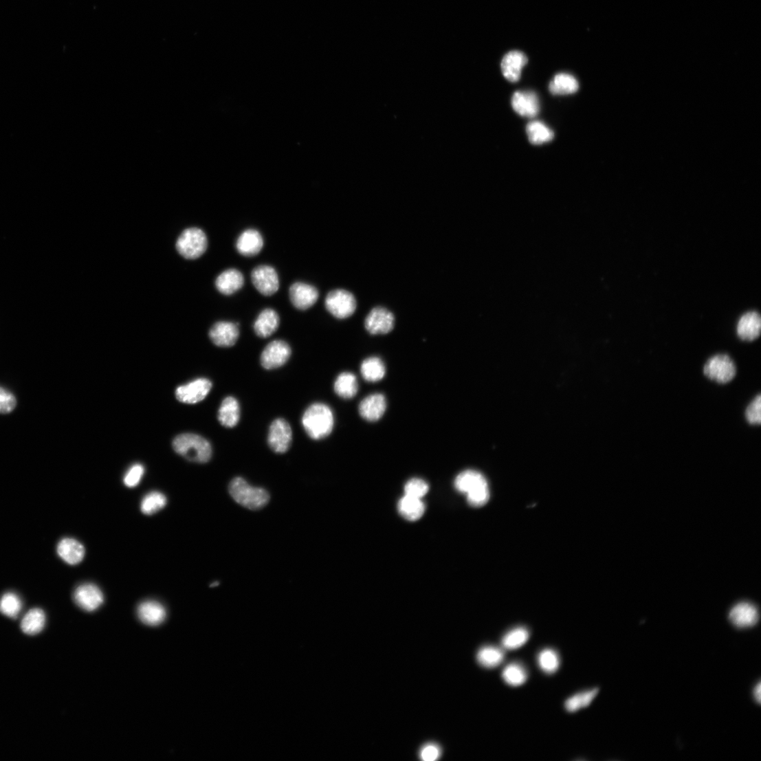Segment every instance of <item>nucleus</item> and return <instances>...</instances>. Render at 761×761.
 Returning <instances> with one entry per match:
<instances>
[{"mask_svg": "<svg viewBox=\"0 0 761 761\" xmlns=\"http://www.w3.org/2000/svg\"><path fill=\"white\" fill-rule=\"evenodd\" d=\"M386 409V401L381 393L370 395L364 399L359 406V412L362 418L369 421H376L382 417Z\"/></svg>", "mask_w": 761, "mask_h": 761, "instance_id": "aec40b11", "label": "nucleus"}, {"mask_svg": "<svg viewBox=\"0 0 761 761\" xmlns=\"http://www.w3.org/2000/svg\"><path fill=\"white\" fill-rule=\"evenodd\" d=\"M252 285L263 296H271L279 289V278L275 269L269 265H260L251 273Z\"/></svg>", "mask_w": 761, "mask_h": 761, "instance_id": "1a4fd4ad", "label": "nucleus"}, {"mask_svg": "<svg viewBox=\"0 0 761 761\" xmlns=\"http://www.w3.org/2000/svg\"><path fill=\"white\" fill-rule=\"evenodd\" d=\"M166 504V496L160 492H153L144 498L141 502L140 509L146 515H153L164 509Z\"/></svg>", "mask_w": 761, "mask_h": 761, "instance_id": "72a5a7b5", "label": "nucleus"}, {"mask_svg": "<svg viewBox=\"0 0 761 761\" xmlns=\"http://www.w3.org/2000/svg\"><path fill=\"white\" fill-rule=\"evenodd\" d=\"M761 329L760 315L755 312H748L740 319L737 333L741 340L753 342L758 338Z\"/></svg>", "mask_w": 761, "mask_h": 761, "instance_id": "4be33fe9", "label": "nucleus"}, {"mask_svg": "<svg viewBox=\"0 0 761 761\" xmlns=\"http://www.w3.org/2000/svg\"><path fill=\"white\" fill-rule=\"evenodd\" d=\"M58 553L60 557L69 565H77L85 555L84 547L78 541L66 538L63 540L58 546Z\"/></svg>", "mask_w": 761, "mask_h": 761, "instance_id": "a878e982", "label": "nucleus"}, {"mask_svg": "<svg viewBox=\"0 0 761 761\" xmlns=\"http://www.w3.org/2000/svg\"><path fill=\"white\" fill-rule=\"evenodd\" d=\"M239 324L232 322H218L210 330L209 335L214 344L221 348L234 346L239 337Z\"/></svg>", "mask_w": 761, "mask_h": 761, "instance_id": "ddd939ff", "label": "nucleus"}, {"mask_svg": "<svg viewBox=\"0 0 761 761\" xmlns=\"http://www.w3.org/2000/svg\"><path fill=\"white\" fill-rule=\"evenodd\" d=\"M579 89V82L573 75L558 74L549 84V91L554 96L573 94Z\"/></svg>", "mask_w": 761, "mask_h": 761, "instance_id": "cd10ccee", "label": "nucleus"}, {"mask_svg": "<svg viewBox=\"0 0 761 761\" xmlns=\"http://www.w3.org/2000/svg\"><path fill=\"white\" fill-rule=\"evenodd\" d=\"M538 662L543 671L548 674L555 672L559 667L560 660L557 653L552 650H543L539 655Z\"/></svg>", "mask_w": 761, "mask_h": 761, "instance_id": "58836bf2", "label": "nucleus"}, {"mask_svg": "<svg viewBox=\"0 0 761 761\" xmlns=\"http://www.w3.org/2000/svg\"><path fill=\"white\" fill-rule=\"evenodd\" d=\"M289 298L293 305L300 310L313 307L319 298L316 287L303 282H296L289 289Z\"/></svg>", "mask_w": 761, "mask_h": 761, "instance_id": "2eb2a0df", "label": "nucleus"}, {"mask_svg": "<svg viewBox=\"0 0 761 761\" xmlns=\"http://www.w3.org/2000/svg\"><path fill=\"white\" fill-rule=\"evenodd\" d=\"M731 623L741 629L749 628L756 625L759 619L757 608L752 604L742 602L733 607L729 613Z\"/></svg>", "mask_w": 761, "mask_h": 761, "instance_id": "dca6fc26", "label": "nucleus"}, {"mask_svg": "<svg viewBox=\"0 0 761 761\" xmlns=\"http://www.w3.org/2000/svg\"><path fill=\"white\" fill-rule=\"evenodd\" d=\"M219 585V583L218 582H215L212 584H211L210 586L211 587H216V586H218Z\"/></svg>", "mask_w": 761, "mask_h": 761, "instance_id": "49530a36", "label": "nucleus"}, {"mask_svg": "<svg viewBox=\"0 0 761 761\" xmlns=\"http://www.w3.org/2000/svg\"><path fill=\"white\" fill-rule=\"evenodd\" d=\"M394 322V316L389 310L377 307L366 316L364 326L366 331L373 335L386 334L393 330Z\"/></svg>", "mask_w": 761, "mask_h": 761, "instance_id": "4468645a", "label": "nucleus"}, {"mask_svg": "<svg viewBox=\"0 0 761 761\" xmlns=\"http://www.w3.org/2000/svg\"><path fill=\"white\" fill-rule=\"evenodd\" d=\"M760 690H761V687H760V683H759L755 687L754 691H753L754 698L758 703H760Z\"/></svg>", "mask_w": 761, "mask_h": 761, "instance_id": "a18cd8bd", "label": "nucleus"}, {"mask_svg": "<svg viewBox=\"0 0 761 761\" xmlns=\"http://www.w3.org/2000/svg\"><path fill=\"white\" fill-rule=\"evenodd\" d=\"M241 410L239 401L234 397L225 398L219 410L218 419L225 428H233L238 425Z\"/></svg>", "mask_w": 761, "mask_h": 761, "instance_id": "393cba45", "label": "nucleus"}, {"mask_svg": "<svg viewBox=\"0 0 761 761\" xmlns=\"http://www.w3.org/2000/svg\"><path fill=\"white\" fill-rule=\"evenodd\" d=\"M529 638V632L525 628H516L503 637L502 643L507 650H515L522 646Z\"/></svg>", "mask_w": 761, "mask_h": 761, "instance_id": "f704fd0d", "label": "nucleus"}, {"mask_svg": "<svg viewBox=\"0 0 761 761\" xmlns=\"http://www.w3.org/2000/svg\"><path fill=\"white\" fill-rule=\"evenodd\" d=\"M74 600L81 609L93 612L103 604L104 596L98 586L87 583L77 587L74 591Z\"/></svg>", "mask_w": 761, "mask_h": 761, "instance_id": "9b49d317", "label": "nucleus"}, {"mask_svg": "<svg viewBox=\"0 0 761 761\" xmlns=\"http://www.w3.org/2000/svg\"><path fill=\"white\" fill-rule=\"evenodd\" d=\"M176 452L187 460L197 463H208L212 454L210 443L203 437L195 434H184L173 441Z\"/></svg>", "mask_w": 761, "mask_h": 761, "instance_id": "20e7f679", "label": "nucleus"}, {"mask_svg": "<svg viewBox=\"0 0 761 761\" xmlns=\"http://www.w3.org/2000/svg\"><path fill=\"white\" fill-rule=\"evenodd\" d=\"M703 374L713 382L725 384L734 379L737 368L735 362L729 355L718 354L712 357L705 364Z\"/></svg>", "mask_w": 761, "mask_h": 761, "instance_id": "423d86ee", "label": "nucleus"}, {"mask_svg": "<svg viewBox=\"0 0 761 761\" xmlns=\"http://www.w3.org/2000/svg\"><path fill=\"white\" fill-rule=\"evenodd\" d=\"M16 406L14 395L5 388L0 386V414L12 412Z\"/></svg>", "mask_w": 761, "mask_h": 761, "instance_id": "37998d69", "label": "nucleus"}, {"mask_svg": "<svg viewBox=\"0 0 761 761\" xmlns=\"http://www.w3.org/2000/svg\"><path fill=\"white\" fill-rule=\"evenodd\" d=\"M302 425L307 434L314 440L327 437L334 426V417L331 409L324 404L310 406L302 417Z\"/></svg>", "mask_w": 761, "mask_h": 761, "instance_id": "f257e3e1", "label": "nucleus"}, {"mask_svg": "<svg viewBox=\"0 0 761 761\" xmlns=\"http://www.w3.org/2000/svg\"><path fill=\"white\" fill-rule=\"evenodd\" d=\"M398 509L404 518L409 521H417L424 515L426 505L421 498L405 495L400 500Z\"/></svg>", "mask_w": 761, "mask_h": 761, "instance_id": "bb28decb", "label": "nucleus"}, {"mask_svg": "<svg viewBox=\"0 0 761 761\" xmlns=\"http://www.w3.org/2000/svg\"><path fill=\"white\" fill-rule=\"evenodd\" d=\"M292 434L289 423L284 419H276L272 422L269 431V447L276 454L286 453L291 444Z\"/></svg>", "mask_w": 761, "mask_h": 761, "instance_id": "6e6552de", "label": "nucleus"}, {"mask_svg": "<svg viewBox=\"0 0 761 761\" xmlns=\"http://www.w3.org/2000/svg\"><path fill=\"white\" fill-rule=\"evenodd\" d=\"M45 615L40 608H34L28 611L22 619L21 628L27 635L39 634L45 626Z\"/></svg>", "mask_w": 761, "mask_h": 761, "instance_id": "c85d7f7f", "label": "nucleus"}, {"mask_svg": "<svg viewBox=\"0 0 761 761\" xmlns=\"http://www.w3.org/2000/svg\"><path fill=\"white\" fill-rule=\"evenodd\" d=\"M144 472L145 470L142 465L135 464L133 465L124 476V483L125 485L129 488L136 487L140 483Z\"/></svg>", "mask_w": 761, "mask_h": 761, "instance_id": "79ce46f5", "label": "nucleus"}, {"mask_svg": "<svg viewBox=\"0 0 761 761\" xmlns=\"http://www.w3.org/2000/svg\"><path fill=\"white\" fill-rule=\"evenodd\" d=\"M334 390L342 399L353 398L358 390L356 377L351 373H343L338 375L334 383Z\"/></svg>", "mask_w": 761, "mask_h": 761, "instance_id": "c756f323", "label": "nucleus"}, {"mask_svg": "<svg viewBox=\"0 0 761 761\" xmlns=\"http://www.w3.org/2000/svg\"><path fill=\"white\" fill-rule=\"evenodd\" d=\"M527 63V56L520 51H511L507 53L501 62V70L504 77L510 82H518L520 79L522 70Z\"/></svg>", "mask_w": 761, "mask_h": 761, "instance_id": "a211bd4d", "label": "nucleus"}, {"mask_svg": "<svg viewBox=\"0 0 761 761\" xmlns=\"http://www.w3.org/2000/svg\"><path fill=\"white\" fill-rule=\"evenodd\" d=\"M760 395H758L746 409L745 417L749 424L751 426H756L760 425Z\"/></svg>", "mask_w": 761, "mask_h": 761, "instance_id": "a19ab883", "label": "nucleus"}, {"mask_svg": "<svg viewBox=\"0 0 761 761\" xmlns=\"http://www.w3.org/2000/svg\"><path fill=\"white\" fill-rule=\"evenodd\" d=\"M429 492V485L423 479L414 478L409 481L405 486V495L422 498Z\"/></svg>", "mask_w": 761, "mask_h": 761, "instance_id": "ea45409f", "label": "nucleus"}, {"mask_svg": "<svg viewBox=\"0 0 761 761\" xmlns=\"http://www.w3.org/2000/svg\"><path fill=\"white\" fill-rule=\"evenodd\" d=\"M328 312L337 319L344 320L352 316L356 309L355 296L344 289L330 291L325 299Z\"/></svg>", "mask_w": 761, "mask_h": 761, "instance_id": "0eeeda50", "label": "nucleus"}, {"mask_svg": "<svg viewBox=\"0 0 761 761\" xmlns=\"http://www.w3.org/2000/svg\"><path fill=\"white\" fill-rule=\"evenodd\" d=\"M476 659L481 665L487 668H494L503 662L504 653L498 648L485 646L478 651Z\"/></svg>", "mask_w": 761, "mask_h": 761, "instance_id": "473e14b6", "label": "nucleus"}, {"mask_svg": "<svg viewBox=\"0 0 761 761\" xmlns=\"http://www.w3.org/2000/svg\"><path fill=\"white\" fill-rule=\"evenodd\" d=\"M208 239L205 232L199 228L185 230L177 242V249L186 259L195 260L203 255L208 248Z\"/></svg>", "mask_w": 761, "mask_h": 761, "instance_id": "39448f33", "label": "nucleus"}, {"mask_svg": "<svg viewBox=\"0 0 761 761\" xmlns=\"http://www.w3.org/2000/svg\"><path fill=\"white\" fill-rule=\"evenodd\" d=\"M455 487L466 495L468 503L473 507L483 506L489 500L487 479L477 471L468 470L459 474L455 481Z\"/></svg>", "mask_w": 761, "mask_h": 761, "instance_id": "f03ea898", "label": "nucleus"}, {"mask_svg": "<svg viewBox=\"0 0 761 761\" xmlns=\"http://www.w3.org/2000/svg\"><path fill=\"white\" fill-rule=\"evenodd\" d=\"M280 324V318L274 309L267 308L258 316L254 324V330L261 338L271 336L276 331Z\"/></svg>", "mask_w": 761, "mask_h": 761, "instance_id": "b1692460", "label": "nucleus"}, {"mask_svg": "<svg viewBox=\"0 0 761 761\" xmlns=\"http://www.w3.org/2000/svg\"><path fill=\"white\" fill-rule=\"evenodd\" d=\"M514 109L522 117L533 118L540 113L538 96L533 91H517L512 98Z\"/></svg>", "mask_w": 761, "mask_h": 761, "instance_id": "f3484780", "label": "nucleus"}, {"mask_svg": "<svg viewBox=\"0 0 761 761\" xmlns=\"http://www.w3.org/2000/svg\"><path fill=\"white\" fill-rule=\"evenodd\" d=\"M526 131L529 142L536 146L550 142L554 137L553 131L544 123L538 121L529 123Z\"/></svg>", "mask_w": 761, "mask_h": 761, "instance_id": "2f4dec72", "label": "nucleus"}, {"mask_svg": "<svg viewBox=\"0 0 761 761\" xmlns=\"http://www.w3.org/2000/svg\"><path fill=\"white\" fill-rule=\"evenodd\" d=\"M212 387V382L207 379H196L179 386L176 390V397L181 403L195 404L206 398Z\"/></svg>", "mask_w": 761, "mask_h": 761, "instance_id": "f8f14e48", "label": "nucleus"}, {"mask_svg": "<svg viewBox=\"0 0 761 761\" xmlns=\"http://www.w3.org/2000/svg\"><path fill=\"white\" fill-rule=\"evenodd\" d=\"M598 692L599 689H595L574 695L566 701V710L570 713H574L582 708L588 707Z\"/></svg>", "mask_w": 761, "mask_h": 761, "instance_id": "c9c22d12", "label": "nucleus"}, {"mask_svg": "<svg viewBox=\"0 0 761 761\" xmlns=\"http://www.w3.org/2000/svg\"><path fill=\"white\" fill-rule=\"evenodd\" d=\"M291 355L290 346L282 340L269 343L261 355V364L266 370H274L285 364Z\"/></svg>", "mask_w": 761, "mask_h": 761, "instance_id": "9d476101", "label": "nucleus"}, {"mask_svg": "<svg viewBox=\"0 0 761 761\" xmlns=\"http://www.w3.org/2000/svg\"><path fill=\"white\" fill-rule=\"evenodd\" d=\"M229 492L232 498L239 505L251 511H258L265 507L270 496L267 490L261 487L251 486L245 478L236 477L229 486Z\"/></svg>", "mask_w": 761, "mask_h": 761, "instance_id": "7ed1b4c3", "label": "nucleus"}, {"mask_svg": "<svg viewBox=\"0 0 761 761\" xmlns=\"http://www.w3.org/2000/svg\"><path fill=\"white\" fill-rule=\"evenodd\" d=\"M361 374L363 378L370 382L382 380L386 374V368L382 360L377 357L366 359L361 364Z\"/></svg>", "mask_w": 761, "mask_h": 761, "instance_id": "7c9ffc66", "label": "nucleus"}, {"mask_svg": "<svg viewBox=\"0 0 761 761\" xmlns=\"http://www.w3.org/2000/svg\"><path fill=\"white\" fill-rule=\"evenodd\" d=\"M527 675L522 666L517 663L507 665L503 672L505 682L512 687H518L524 684Z\"/></svg>", "mask_w": 761, "mask_h": 761, "instance_id": "e433bc0d", "label": "nucleus"}, {"mask_svg": "<svg viewBox=\"0 0 761 761\" xmlns=\"http://www.w3.org/2000/svg\"><path fill=\"white\" fill-rule=\"evenodd\" d=\"M137 615L141 622L149 626H157L164 622L166 613L164 607L155 601H147L137 608Z\"/></svg>", "mask_w": 761, "mask_h": 761, "instance_id": "5701e85b", "label": "nucleus"}, {"mask_svg": "<svg viewBox=\"0 0 761 761\" xmlns=\"http://www.w3.org/2000/svg\"><path fill=\"white\" fill-rule=\"evenodd\" d=\"M264 246V240L260 232L254 229H248L243 232L239 236L236 247L241 255L245 257L256 256L261 252Z\"/></svg>", "mask_w": 761, "mask_h": 761, "instance_id": "6ab92c4d", "label": "nucleus"}, {"mask_svg": "<svg viewBox=\"0 0 761 761\" xmlns=\"http://www.w3.org/2000/svg\"><path fill=\"white\" fill-rule=\"evenodd\" d=\"M441 756L439 747L434 744H428L423 747L419 752V757L422 760L434 761Z\"/></svg>", "mask_w": 761, "mask_h": 761, "instance_id": "c03bdc74", "label": "nucleus"}, {"mask_svg": "<svg viewBox=\"0 0 761 761\" xmlns=\"http://www.w3.org/2000/svg\"><path fill=\"white\" fill-rule=\"evenodd\" d=\"M21 608L22 602L16 594L7 593L0 600V613L9 617L16 618Z\"/></svg>", "mask_w": 761, "mask_h": 761, "instance_id": "4c0bfd02", "label": "nucleus"}, {"mask_svg": "<svg viewBox=\"0 0 761 761\" xmlns=\"http://www.w3.org/2000/svg\"><path fill=\"white\" fill-rule=\"evenodd\" d=\"M244 282V276L239 270L229 269L217 278L215 286L221 294L230 296L241 289Z\"/></svg>", "mask_w": 761, "mask_h": 761, "instance_id": "412c9836", "label": "nucleus"}]
</instances>
